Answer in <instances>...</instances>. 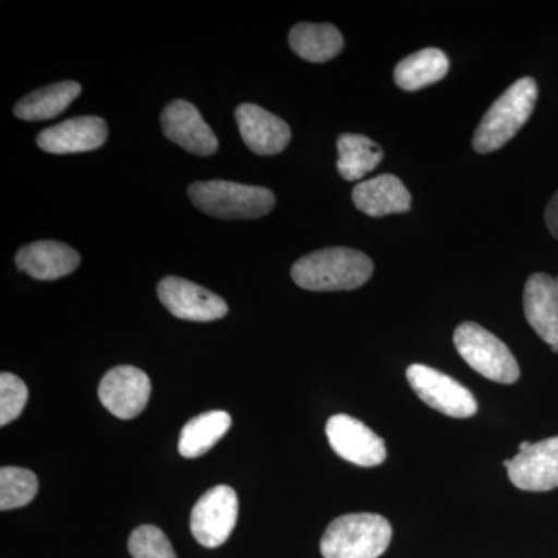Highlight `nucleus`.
Returning a JSON list of instances; mask_svg holds the SVG:
<instances>
[{
	"mask_svg": "<svg viewBox=\"0 0 558 558\" xmlns=\"http://www.w3.org/2000/svg\"><path fill=\"white\" fill-rule=\"evenodd\" d=\"M454 348L476 373L497 384L512 385L520 379V366L505 341L476 323H462L454 330Z\"/></svg>",
	"mask_w": 558,
	"mask_h": 558,
	"instance_id": "5",
	"label": "nucleus"
},
{
	"mask_svg": "<svg viewBox=\"0 0 558 558\" xmlns=\"http://www.w3.org/2000/svg\"><path fill=\"white\" fill-rule=\"evenodd\" d=\"M407 379L417 398L446 416L472 417L478 411L475 396L447 374L425 365H411Z\"/></svg>",
	"mask_w": 558,
	"mask_h": 558,
	"instance_id": "7",
	"label": "nucleus"
},
{
	"mask_svg": "<svg viewBox=\"0 0 558 558\" xmlns=\"http://www.w3.org/2000/svg\"><path fill=\"white\" fill-rule=\"evenodd\" d=\"M128 548L134 558H178L165 532L153 524L135 529Z\"/></svg>",
	"mask_w": 558,
	"mask_h": 558,
	"instance_id": "24",
	"label": "nucleus"
},
{
	"mask_svg": "<svg viewBox=\"0 0 558 558\" xmlns=\"http://www.w3.org/2000/svg\"><path fill=\"white\" fill-rule=\"evenodd\" d=\"M355 207L371 218H385L388 215L410 211L411 194L402 180L391 174L360 182L352 190Z\"/></svg>",
	"mask_w": 558,
	"mask_h": 558,
	"instance_id": "17",
	"label": "nucleus"
},
{
	"mask_svg": "<svg viewBox=\"0 0 558 558\" xmlns=\"http://www.w3.org/2000/svg\"><path fill=\"white\" fill-rule=\"evenodd\" d=\"M392 527L377 513H348L332 521L319 543L325 558H379L388 549Z\"/></svg>",
	"mask_w": 558,
	"mask_h": 558,
	"instance_id": "3",
	"label": "nucleus"
},
{
	"mask_svg": "<svg viewBox=\"0 0 558 558\" xmlns=\"http://www.w3.org/2000/svg\"><path fill=\"white\" fill-rule=\"evenodd\" d=\"M83 90L76 81H62L32 92L14 106V116L25 121L51 120L61 116Z\"/></svg>",
	"mask_w": 558,
	"mask_h": 558,
	"instance_id": "18",
	"label": "nucleus"
},
{
	"mask_svg": "<svg viewBox=\"0 0 558 558\" xmlns=\"http://www.w3.org/2000/svg\"><path fill=\"white\" fill-rule=\"evenodd\" d=\"M157 293L167 311L180 319L207 323L229 314V306L219 295L185 278L161 279Z\"/></svg>",
	"mask_w": 558,
	"mask_h": 558,
	"instance_id": "9",
	"label": "nucleus"
},
{
	"mask_svg": "<svg viewBox=\"0 0 558 558\" xmlns=\"http://www.w3.org/2000/svg\"><path fill=\"white\" fill-rule=\"evenodd\" d=\"M450 62L439 49H424L399 62L395 70L400 89L414 92L438 83L449 72Z\"/></svg>",
	"mask_w": 558,
	"mask_h": 558,
	"instance_id": "21",
	"label": "nucleus"
},
{
	"mask_svg": "<svg viewBox=\"0 0 558 558\" xmlns=\"http://www.w3.org/2000/svg\"><path fill=\"white\" fill-rule=\"evenodd\" d=\"M165 137L194 156H213L219 148L218 137L201 116L196 106L185 100H175L161 112Z\"/></svg>",
	"mask_w": 558,
	"mask_h": 558,
	"instance_id": "12",
	"label": "nucleus"
},
{
	"mask_svg": "<svg viewBox=\"0 0 558 558\" xmlns=\"http://www.w3.org/2000/svg\"><path fill=\"white\" fill-rule=\"evenodd\" d=\"M373 260L359 250L330 247L303 256L293 264L292 279L301 289L314 292L354 290L368 282Z\"/></svg>",
	"mask_w": 558,
	"mask_h": 558,
	"instance_id": "1",
	"label": "nucleus"
},
{
	"mask_svg": "<svg viewBox=\"0 0 558 558\" xmlns=\"http://www.w3.org/2000/svg\"><path fill=\"white\" fill-rule=\"evenodd\" d=\"M80 263V253L58 241L32 242L16 253L17 269L39 281H54L68 277L76 270Z\"/></svg>",
	"mask_w": 558,
	"mask_h": 558,
	"instance_id": "16",
	"label": "nucleus"
},
{
	"mask_svg": "<svg viewBox=\"0 0 558 558\" xmlns=\"http://www.w3.org/2000/svg\"><path fill=\"white\" fill-rule=\"evenodd\" d=\"M337 149H339L337 170L348 182L365 178L368 172L376 170L380 161L384 160V150L365 135H340Z\"/></svg>",
	"mask_w": 558,
	"mask_h": 558,
	"instance_id": "22",
	"label": "nucleus"
},
{
	"mask_svg": "<svg viewBox=\"0 0 558 558\" xmlns=\"http://www.w3.org/2000/svg\"><path fill=\"white\" fill-rule=\"evenodd\" d=\"M532 444L529 442V440H523V442L520 444V451H524V450H527L529 447H531Z\"/></svg>",
	"mask_w": 558,
	"mask_h": 558,
	"instance_id": "27",
	"label": "nucleus"
},
{
	"mask_svg": "<svg viewBox=\"0 0 558 558\" xmlns=\"http://www.w3.org/2000/svg\"><path fill=\"white\" fill-rule=\"evenodd\" d=\"M234 119L245 145L258 156H277L288 148L292 138L284 120L252 102L238 106Z\"/></svg>",
	"mask_w": 558,
	"mask_h": 558,
	"instance_id": "13",
	"label": "nucleus"
},
{
	"mask_svg": "<svg viewBox=\"0 0 558 558\" xmlns=\"http://www.w3.org/2000/svg\"><path fill=\"white\" fill-rule=\"evenodd\" d=\"M240 499L230 486H216L202 495L191 512V534L205 548H219L236 526Z\"/></svg>",
	"mask_w": 558,
	"mask_h": 558,
	"instance_id": "6",
	"label": "nucleus"
},
{
	"mask_svg": "<svg viewBox=\"0 0 558 558\" xmlns=\"http://www.w3.org/2000/svg\"><path fill=\"white\" fill-rule=\"evenodd\" d=\"M545 220L550 233L558 240V191L546 207Z\"/></svg>",
	"mask_w": 558,
	"mask_h": 558,
	"instance_id": "26",
	"label": "nucleus"
},
{
	"mask_svg": "<svg viewBox=\"0 0 558 558\" xmlns=\"http://www.w3.org/2000/svg\"><path fill=\"white\" fill-rule=\"evenodd\" d=\"M289 44L300 58L310 62L333 60L343 50V36L330 24L295 25L290 31Z\"/></svg>",
	"mask_w": 558,
	"mask_h": 558,
	"instance_id": "20",
	"label": "nucleus"
},
{
	"mask_svg": "<svg viewBox=\"0 0 558 558\" xmlns=\"http://www.w3.org/2000/svg\"><path fill=\"white\" fill-rule=\"evenodd\" d=\"M98 398L113 416L124 421L137 417L146 409L150 398L148 374L135 366H116L102 377Z\"/></svg>",
	"mask_w": 558,
	"mask_h": 558,
	"instance_id": "10",
	"label": "nucleus"
},
{
	"mask_svg": "<svg viewBox=\"0 0 558 558\" xmlns=\"http://www.w3.org/2000/svg\"><path fill=\"white\" fill-rule=\"evenodd\" d=\"M27 385L11 373L0 374V425L5 427L21 416L27 405Z\"/></svg>",
	"mask_w": 558,
	"mask_h": 558,
	"instance_id": "25",
	"label": "nucleus"
},
{
	"mask_svg": "<svg viewBox=\"0 0 558 558\" xmlns=\"http://www.w3.org/2000/svg\"><path fill=\"white\" fill-rule=\"evenodd\" d=\"M38 476L22 468L0 469V509L24 508L38 494Z\"/></svg>",
	"mask_w": 558,
	"mask_h": 558,
	"instance_id": "23",
	"label": "nucleus"
},
{
	"mask_svg": "<svg viewBox=\"0 0 558 558\" xmlns=\"http://www.w3.org/2000/svg\"><path fill=\"white\" fill-rule=\"evenodd\" d=\"M524 314L539 339L558 352V277L535 274L524 286Z\"/></svg>",
	"mask_w": 558,
	"mask_h": 558,
	"instance_id": "15",
	"label": "nucleus"
},
{
	"mask_svg": "<svg viewBox=\"0 0 558 558\" xmlns=\"http://www.w3.org/2000/svg\"><path fill=\"white\" fill-rule=\"evenodd\" d=\"M510 483L527 492H548L558 487V436L532 444L515 458L506 459Z\"/></svg>",
	"mask_w": 558,
	"mask_h": 558,
	"instance_id": "11",
	"label": "nucleus"
},
{
	"mask_svg": "<svg viewBox=\"0 0 558 558\" xmlns=\"http://www.w3.org/2000/svg\"><path fill=\"white\" fill-rule=\"evenodd\" d=\"M537 98L538 87L534 78L515 81L481 120L478 130L473 135V148L476 153H494L515 137L531 119Z\"/></svg>",
	"mask_w": 558,
	"mask_h": 558,
	"instance_id": "2",
	"label": "nucleus"
},
{
	"mask_svg": "<svg viewBox=\"0 0 558 558\" xmlns=\"http://www.w3.org/2000/svg\"><path fill=\"white\" fill-rule=\"evenodd\" d=\"M330 449L360 468H376L387 459L385 440L368 425L348 414H336L326 424Z\"/></svg>",
	"mask_w": 558,
	"mask_h": 558,
	"instance_id": "8",
	"label": "nucleus"
},
{
	"mask_svg": "<svg viewBox=\"0 0 558 558\" xmlns=\"http://www.w3.org/2000/svg\"><path fill=\"white\" fill-rule=\"evenodd\" d=\"M189 196L205 215L227 220L263 218L269 215L277 202L270 190L229 180L193 183Z\"/></svg>",
	"mask_w": 558,
	"mask_h": 558,
	"instance_id": "4",
	"label": "nucleus"
},
{
	"mask_svg": "<svg viewBox=\"0 0 558 558\" xmlns=\"http://www.w3.org/2000/svg\"><path fill=\"white\" fill-rule=\"evenodd\" d=\"M231 427L227 411L213 410L191 418L182 428L179 438V453L183 458H199L208 453Z\"/></svg>",
	"mask_w": 558,
	"mask_h": 558,
	"instance_id": "19",
	"label": "nucleus"
},
{
	"mask_svg": "<svg viewBox=\"0 0 558 558\" xmlns=\"http://www.w3.org/2000/svg\"><path fill=\"white\" fill-rule=\"evenodd\" d=\"M106 121L100 117H75L57 126L47 128L38 135V146L49 154L87 153L101 148L108 140Z\"/></svg>",
	"mask_w": 558,
	"mask_h": 558,
	"instance_id": "14",
	"label": "nucleus"
}]
</instances>
